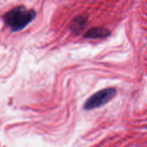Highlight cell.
<instances>
[{
    "label": "cell",
    "instance_id": "3",
    "mask_svg": "<svg viewBox=\"0 0 147 147\" xmlns=\"http://www.w3.org/2000/svg\"><path fill=\"white\" fill-rule=\"evenodd\" d=\"M111 32L104 27H93L86 32L84 34L85 38H105L110 35Z\"/></svg>",
    "mask_w": 147,
    "mask_h": 147
},
{
    "label": "cell",
    "instance_id": "1",
    "mask_svg": "<svg viewBox=\"0 0 147 147\" xmlns=\"http://www.w3.org/2000/svg\"><path fill=\"white\" fill-rule=\"evenodd\" d=\"M36 17L34 9L19 6L7 11L4 16V22L13 32L20 31L27 27Z\"/></svg>",
    "mask_w": 147,
    "mask_h": 147
},
{
    "label": "cell",
    "instance_id": "4",
    "mask_svg": "<svg viewBox=\"0 0 147 147\" xmlns=\"http://www.w3.org/2000/svg\"><path fill=\"white\" fill-rule=\"evenodd\" d=\"M87 22V17L86 16H78L73 20L70 24V29L72 32L76 34H78L84 27Z\"/></svg>",
    "mask_w": 147,
    "mask_h": 147
},
{
    "label": "cell",
    "instance_id": "2",
    "mask_svg": "<svg viewBox=\"0 0 147 147\" xmlns=\"http://www.w3.org/2000/svg\"><path fill=\"white\" fill-rule=\"evenodd\" d=\"M117 90L115 88L103 89L90 96L84 104L86 110H92L104 106L116 96Z\"/></svg>",
    "mask_w": 147,
    "mask_h": 147
}]
</instances>
